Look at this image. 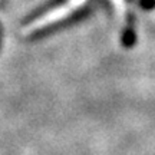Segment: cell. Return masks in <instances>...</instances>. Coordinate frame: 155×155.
<instances>
[{
	"mask_svg": "<svg viewBox=\"0 0 155 155\" xmlns=\"http://www.w3.org/2000/svg\"><path fill=\"white\" fill-rule=\"evenodd\" d=\"M88 15V9H83V10H78L76 13H73L72 16L65 17L63 20H59V22H55L49 25V26H45V28L39 29L33 33L32 38L33 39H39V38H43V36H48V35L55 33L56 30H61V29H65L68 26H71L72 23H76L79 19H83V17Z\"/></svg>",
	"mask_w": 155,
	"mask_h": 155,
	"instance_id": "6da1fadb",
	"label": "cell"
},
{
	"mask_svg": "<svg viewBox=\"0 0 155 155\" xmlns=\"http://www.w3.org/2000/svg\"><path fill=\"white\" fill-rule=\"evenodd\" d=\"M138 3L144 10H151L155 7V0H138Z\"/></svg>",
	"mask_w": 155,
	"mask_h": 155,
	"instance_id": "7a4b0ae2",
	"label": "cell"
}]
</instances>
